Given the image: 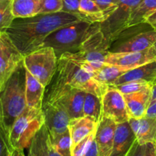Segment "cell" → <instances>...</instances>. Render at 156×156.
<instances>
[{"mask_svg": "<svg viewBox=\"0 0 156 156\" xmlns=\"http://www.w3.org/2000/svg\"><path fill=\"white\" fill-rule=\"evenodd\" d=\"M151 86H152V83H148V82L133 81L122 83V84L120 85H117V86L111 87H113L117 90H119L122 95H125V94H130L140 92V91L144 90L151 88Z\"/></svg>", "mask_w": 156, "mask_h": 156, "instance_id": "obj_30", "label": "cell"}, {"mask_svg": "<svg viewBox=\"0 0 156 156\" xmlns=\"http://www.w3.org/2000/svg\"><path fill=\"white\" fill-rule=\"evenodd\" d=\"M155 43L156 31L149 29L139 31L122 41H115V44H112L109 51L114 53L143 51L151 48Z\"/></svg>", "mask_w": 156, "mask_h": 156, "instance_id": "obj_12", "label": "cell"}, {"mask_svg": "<svg viewBox=\"0 0 156 156\" xmlns=\"http://www.w3.org/2000/svg\"><path fill=\"white\" fill-rule=\"evenodd\" d=\"M126 71L122 69L104 63L99 68L94 70L91 74L100 83L111 86L117 78H119Z\"/></svg>", "mask_w": 156, "mask_h": 156, "instance_id": "obj_26", "label": "cell"}, {"mask_svg": "<svg viewBox=\"0 0 156 156\" xmlns=\"http://www.w3.org/2000/svg\"><path fill=\"white\" fill-rule=\"evenodd\" d=\"M45 87L25 69V100L27 107L41 109Z\"/></svg>", "mask_w": 156, "mask_h": 156, "instance_id": "obj_21", "label": "cell"}, {"mask_svg": "<svg viewBox=\"0 0 156 156\" xmlns=\"http://www.w3.org/2000/svg\"><path fill=\"white\" fill-rule=\"evenodd\" d=\"M155 100H156V84H152V87H151V103L155 101Z\"/></svg>", "mask_w": 156, "mask_h": 156, "instance_id": "obj_40", "label": "cell"}, {"mask_svg": "<svg viewBox=\"0 0 156 156\" xmlns=\"http://www.w3.org/2000/svg\"><path fill=\"white\" fill-rule=\"evenodd\" d=\"M117 124L111 119L101 117L94 134L99 156H109L112 148L114 134Z\"/></svg>", "mask_w": 156, "mask_h": 156, "instance_id": "obj_14", "label": "cell"}, {"mask_svg": "<svg viewBox=\"0 0 156 156\" xmlns=\"http://www.w3.org/2000/svg\"><path fill=\"white\" fill-rule=\"evenodd\" d=\"M136 142V137L128 122L117 124L109 156H127Z\"/></svg>", "mask_w": 156, "mask_h": 156, "instance_id": "obj_16", "label": "cell"}, {"mask_svg": "<svg viewBox=\"0 0 156 156\" xmlns=\"http://www.w3.org/2000/svg\"><path fill=\"white\" fill-rule=\"evenodd\" d=\"M44 124L42 109L27 107L18 117L10 130L9 140L13 149L28 148L33 138Z\"/></svg>", "mask_w": 156, "mask_h": 156, "instance_id": "obj_6", "label": "cell"}, {"mask_svg": "<svg viewBox=\"0 0 156 156\" xmlns=\"http://www.w3.org/2000/svg\"><path fill=\"white\" fill-rule=\"evenodd\" d=\"M154 144H155V154H156V141L154 142Z\"/></svg>", "mask_w": 156, "mask_h": 156, "instance_id": "obj_46", "label": "cell"}, {"mask_svg": "<svg viewBox=\"0 0 156 156\" xmlns=\"http://www.w3.org/2000/svg\"><path fill=\"white\" fill-rule=\"evenodd\" d=\"M23 58L8 34L5 31L0 33V90L23 61Z\"/></svg>", "mask_w": 156, "mask_h": 156, "instance_id": "obj_9", "label": "cell"}, {"mask_svg": "<svg viewBox=\"0 0 156 156\" xmlns=\"http://www.w3.org/2000/svg\"><path fill=\"white\" fill-rule=\"evenodd\" d=\"M28 156H61L52 145L44 124L33 138L28 147Z\"/></svg>", "mask_w": 156, "mask_h": 156, "instance_id": "obj_20", "label": "cell"}, {"mask_svg": "<svg viewBox=\"0 0 156 156\" xmlns=\"http://www.w3.org/2000/svg\"><path fill=\"white\" fill-rule=\"evenodd\" d=\"M15 151H16V156H25L23 151H20V150L16 149H15Z\"/></svg>", "mask_w": 156, "mask_h": 156, "instance_id": "obj_41", "label": "cell"}, {"mask_svg": "<svg viewBox=\"0 0 156 156\" xmlns=\"http://www.w3.org/2000/svg\"><path fill=\"white\" fill-rule=\"evenodd\" d=\"M83 115L92 117L98 123L102 115V99L94 94L87 93L83 103Z\"/></svg>", "mask_w": 156, "mask_h": 156, "instance_id": "obj_27", "label": "cell"}, {"mask_svg": "<svg viewBox=\"0 0 156 156\" xmlns=\"http://www.w3.org/2000/svg\"><path fill=\"white\" fill-rule=\"evenodd\" d=\"M44 126L49 136L60 134L68 129L70 118L67 111L58 103H44L42 106Z\"/></svg>", "mask_w": 156, "mask_h": 156, "instance_id": "obj_13", "label": "cell"}, {"mask_svg": "<svg viewBox=\"0 0 156 156\" xmlns=\"http://www.w3.org/2000/svg\"><path fill=\"white\" fill-rule=\"evenodd\" d=\"M127 156H156L154 142L139 144L136 141Z\"/></svg>", "mask_w": 156, "mask_h": 156, "instance_id": "obj_31", "label": "cell"}, {"mask_svg": "<svg viewBox=\"0 0 156 156\" xmlns=\"http://www.w3.org/2000/svg\"><path fill=\"white\" fill-rule=\"evenodd\" d=\"M156 78V61L127 70L113 82L111 86H117L133 81H145L153 83Z\"/></svg>", "mask_w": 156, "mask_h": 156, "instance_id": "obj_19", "label": "cell"}, {"mask_svg": "<svg viewBox=\"0 0 156 156\" xmlns=\"http://www.w3.org/2000/svg\"><path fill=\"white\" fill-rule=\"evenodd\" d=\"M13 150L8 136L0 128V156H9Z\"/></svg>", "mask_w": 156, "mask_h": 156, "instance_id": "obj_36", "label": "cell"}, {"mask_svg": "<svg viewBox=\"0 0 156 156\" xmlns=\"http://www.w3.org/2000/svg\"><path fill=\"white\" fill-rule=\"evenodd\" d=\"M80 0H62V10L61 12L70 13L74 15L78 18H80L79 12V6H80ZM82 20V19H81Z\"/></svg>", "mask_w": 156, "mask_h": 156, "instance_id": "obj_35", "label": "cell"}, {"mask_svg": "<svg viewBox=\"0 0 156 156\" xmlns=\"http://www.w3.org/2000/svg\"><path fill=\"white\" fill-rule=\"evenodd\" d=\"M97 122L92 117L83 116L70 119L68 129L71 138V148L78 142L96 131Z\"/></svg>", "mask_w": 156, "mask_h": 156, "instance_id": "obj_22", "label": "cell"}, {"mask_svg": "<svg viewBox=\"0 0 156 156\" xmlns=\"http://www.w3.org/2000/svg\"><path fill=\"white\" fill-rule=\"evenodd\" d=\"M152 84H156V78H155V79H154V82H153Z\"/></svg>", "mask_w": 156, "mask_h": 156, "instance_id": "obj_44", "label": "cell"}, {"mask_svg": "<svg viewBox=\"0 0 156 156\" xmlns=\"http://www.w3.org/2000/svg\"><path fill=\"white\" fill-rule=\"evenodd\" d=\"M47 87L43 103H48L60 93L69 88L90 93L102 99L109 86L95 80L90 73L74 61L61 56L58 59L56 72Z\"/></svg>", "mask_w": 156, "mask_h": 156, "instance_id": "obj_2", "label": "cell"}, {"mask_svg": "<svg viewBox=\"0 0 156 156\" xmlns=\"http://www.w3.org/2000/svg\"><path fill=\"white\" fill-rule=\"evenodd\" d=\"M50 139L53 146L61 156H71V138L69 129L50 136Z\"/></svg>", "mask_w": 156, "mask_h": 156, "instance_id": "obj_28", "label": "cell"}, {"mask_svg": "<svg viewBox=\"0 0 156 156\" xmlns=\"http://www.w3.org/2000/svg\"><path fill=\"white\" fill-rule=\"evenodd\" d=\"M145 23L148 24L153 30L156 31V11L151 15H150L146 19H145Z\"/></svg>", "mask_w": 156, "mask_h": 156, "instance_id": "obj_39", "label": "cell"}, {"mask_svg": "<svg viewBox=\"0 0 156 156\" xmlns=\"http://www.w3.org/2000/svg\"><path fill=\"white\" fill-rule=\"evenodd\" d=\"M151 87L140 92L123 95L129 118L140 119L145 116L147 109L151 103Z\"/></svg>", "mask_w": 156, "mask_h": 156, "instance_id": "obj_17", "label": "cell"}, {"mask_svg": "<svg viewBox=\"0 0 156 156\" xmlns=\"http://www.w3.org/2000/svg\"><path fill=\"white\" fill-rule=\"evenodd\" d=\"M101 117L111 119L116 124L129 119L123 95L113 87L109 86L102 97Z\"/></svg>", "mask_w": 156, "mask_h": 156, "instance_id": "obj_10", "label": "cell"}, {"mask_svg": "<svg viewBox=\"0 0 156 156\" xmlns=\"http://www.w3.org/2000/svg\"><path fill=\"white\" fill-rule=\"evenodd\" d=\"M0 1H11V0H0Z\"/></svg>", "mask_w": 156, "mask_h": 156, "instance_id": "obj_45", "label": "cell"}, {"mask_svg": "<svg viewBox=\"0 0 156 156\" xmlns=\"http://www.w3.org/2000/svg\"><path fill=\"white\" fill-rule=\"evenodd\" d=\"M95 132L85 137L71 148V156H83L94 139Z\"/></svg>", "mask_w": 156, "mask_h": 156, "instance_id": "obj_32", "label": "cell"}, {"mask_svg": "<svg viewBox=\"0 0 156 156\" xmlns=\"http://www.w3.org/2000/svg\"><path fill=\"white\" fill-rule=\"evenodd\" d=\"M25 69L44 87L48 86L58 67V58L51 48L43 47L24 56Z\"/></svg>", "mask_w": 156, "mask_h": 156, "instance_id": "obj_7", "label": "cell"}, {"mask_svg": "<svg viewBox=\"0 0 156 156\" xmlns=\"http://www.w3.org/2000/svg\"><path fill=\"white\" fill-rule=\"evenodd\" d=\"M97 25L81 20L58 28L46 37L41 48H51L58 59L65 53H76Z\"/></svg>", "mask_w": 156, "mask_h": 156, "instance_id": "obj_4", "label": "cell"}, {"mask_svg": "<svg viewBox=\"0 0 156 156\" xmlns=\"http://www.w3.org/2000/svg\"><path fill=\"white\" fill-rule=\"evenodd\" d=\"M11 1H0V33L6 31L15 19Z\"/></svg>", "mask_w": 156, "mask_h": 156, "instance_id": "obj_29", "label": "cell"}, {"mask_svg": "<svg viewBox=\"0 0 156 156\" xmlns=\"http://www.w3.org/2000/svg\"><path fill=\"white\" fill-rule=\"evenodd\" d=\"M11 5L15 19H25L39 14L41 0H12Z\"/></svg>", "mask_w": 156, "mask_h": 156, "instance_id": "obj_23", "label": "cell"}, {"mask_svg": "<svg viewBox=\"0 0 156 156\" xmlns=\"http://www.w3.org/2000/svg\"><path fill=\"white\" fill-rule=\"evenodd\" d=\"M83 156H99L98 149H97V144H96L94 139L92 142V143H91V145H90L89 148L87 150V151L84 153Z\"/></svg>", "mask_w": 156, "mask_h": 156, "instance_id": "obj_37", "label": "cell"}, {"mask_svg": "<svg viewBox=\"0 0 156 156\" xmlns=\"http://www.w3.org/2000/svg\"><path fill=\"white\" fill-rule=\"evenodd\" d=\"M86 92L76 89H70L59 96L52 103L61 105L68 113L70 119L84 116L83 103Z\"/></svg>", "mask_w": 156, "mask_h": 156, "instance_id": "obj_15", "label": "cell"}, {"mask_svg": "<svg viewBox=\"0 0 156 156\" xmlns=\"http://www.w3.org/2000/svg\"><path fill=\"white\" fill-rule=\"evenodd\" d=\"M151 49H152L153 52H154V56H155V58H156V43L152 46V47H151Z\"/></svg>", "mask_w": 156, "mask_h": 156, "instance_id": "obj_42", "label": "cell"}, {"mask_svg": "<svg viewBox=\"0 0 156 156\" xmlns=\"http://www.w3.org/2000/svg\"><path fill=\"white\" fill-rule=\"evenodd\" d=\"M155 11L156 0H143L132 13L127 25V29L145 23V19Z\"/></svg>", "mask_w": 156, "mask_h": 156, "instance_id": "obj_25", "label": "cell"}, {"mask_svg": "<svg viewBox=\"0 0 156 156\" xmlns=\"http://www.w3.org/2000/svg\"><path fill=\"white\" fill-rule=\"evenodd\" d=\"M143 0H119L117 9L102 23L100 29L113 43L127 29L132 13Z\"/></svg>", "mask_w": 156, "mask_h": 156, "instance_id": "obj_8", "label": "cell"}, {"mask_svg": "<svg viewBox=\"0 0 156 156\" xmlns=\"http://www.w3.org/2000/svg\"><path fill=\"white\" fill-rule=\"evenodd\" d=\"M103 12L105 19H107L117 9L119 0H93Z\"/></svg>", "mask_w": 156, "mask_h": 156, "instance_id": "obj_34", "label": "cell"}, {"mask_svg": "<svg viewBox=\"0 0 156 156\" xmlns=\"http://www.w3.org/2000/svg\"><path fill=\"white\" fill-rule=\"evenodd\" d=\"M79 12L82 20L91 24L102 23L106 20L102 10L93 0H80Z\"/></svg>", "mask_w": 156, "mask_h": 156, "instance_id": "obj_24", "label": "cell"}, {"mask_svg": "<svg viewBox=\"0 0 156 156\" xmlns=\"http://www.w3.org/2000/svg\"><path fill=\"white\" fill-rule=\"evenodd\" d=\"M26 108L25 67L22 61L0 90V128L8 138L13 123Z\"/></svg>", "mask_w": 156, "mask_h": 156, "instance_id": "obj_3", "label": "cell"}, {"mask_svg": "<svg viewBox=\"0 0 156 156\" xmlns=\"http://www.w3.org/2000/svg\"><path fill=\"white\" fill-rule=\"evenodd\" d=\"M62 0H41V10L39 14H49L61 12Z\"/></svg>", "mask_w": 156, "mask_h": 156, "instance_id": "obj_33", "label": "cell"}, {"mask_svg": "<svg viewBox=\"0 0 156 156\" xmlns=\"http://www.w3.org/2000/svg\"><path fill=\"white\" fill-rule=\"evenodd\" d=\"M9 156H16V151H15V149L13 150V151L12 152V154H10Z\"/></svg>", "mask_w": 156, "mask_h": 156, "instance_id": "obj_43", "label": "cell"}, {"mask_svg": "<svg viewBox=\"0 0 156 156\" xmlns=\"http://www.w3.org/2000/svg\"><path fill=\"white\" fill-rule=\"evenodd\" d=\"M139 144L156 141V118L144 116L140 119L129 118L128 121Z\"/></svg>", "mask_w": 156, "mask_h": 156, "instance_id": "obj_18", "label": "cell"}, {"mask_svg": "<svg viewBox=\"0 0 156 156\" xmlns=\"http://www.w3.org/2000/svg\"><path fill=\"white\" fill-rule=\"evenodd\" d=\"M153 61H156V58L151 48L139 52L114 53L109 51L106 56L104 63L127 71Z\"/></svg>", "mask_w": 156, "mask_h": 156, "instance_id": "obj_11", "label": "cell"}, {"mask_svg": "<svg viewBox=\"0 0 156 156\" xmlns=\"http://www.w3.org/2000/svg\"><path fill=\"white\" fill-rule=\"evenodd\" d=\"M112 43L100 29V23L76 53H65L61 56L71 59L89 73L104 64Z\"/></svg>", "mask_w": 156, "mask_h": 156, "instance_id": "obj_5", "label": "cell"}, {"mask_svg": "<svg viewBox=\"0 0 156 156\" xmlns=\"http://www.w3.org/2000/svg\"><path fill=\"white\" fill-rule=\"evenodd\" d=\"M145 116L150 117V118H156V100L150 103L147 109Z\"/></svg>", "mask_w": 156, "mask_h": 156, "instance_id": "obj_38", "label": "cell"}, {"mask_svg": "<svg viewBox=\"0 0 156 156\" xmlns=\"http://www.w3.org/2000/svg\"><path fill=\"white\" fill-rule=\"evenodd\" d=\"M81 21L64 12L38 14L25 19H15L5 31L23 56L41 48L46 37L57 29Z\"/></svg>", "mask_w": 156, "mask_h": 156, "instance_id": "obj_1", "label": "cell"}]
</instances>
